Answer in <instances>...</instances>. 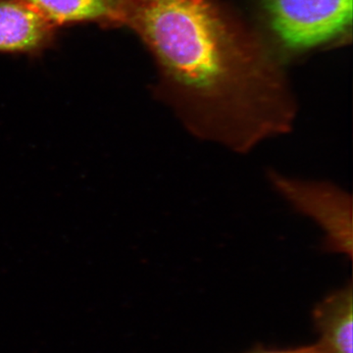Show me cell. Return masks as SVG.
<instances>
[{
	"instance_id": "3",
	"label": "cell",
	"mask_w": 353,
	"mask_h": 353,
	"mask_svg": "<svg viewBox=\"0 0 353 353\" xmlns=\"http://www.w3.org/2000/svg\"><path fill=\"white\" fill-rule=\"evenodd\" d=\"M269 27L290 50L317 48L350 32L352 0H260Z\"/></svg>"
},
{
	"instance_id": "1",
	"label": "cell",
	"mask_w": 353,
	"mask_h": 353,
	"mask_svg": "<svg viewBox=\"0 0 353 353\" xmlns=\"http://www.w3.org/2000/svg\"><path fill=\"white\" fill-rule=\"evenodd\" d=\"M126 25L152 51L158 99L188 134L246 154L289 134L297 105L259 39L217 0H117Z\"/></svg>"
},
{
	"instance_id": "6",
	"label": "cell",
	"mask_w": 353,
	"mask_h": 353,
	"mask_svg": "<svg viewBox=\"0 0 353 353\" xmlns=\"http://www.w3.org/2000/svg\"><path fill=\"white\" fill-rule=\"evenodd\" d=\"M52 25L99 22L119 25L117 0H22Z\"/></svg>"
},
{
	"instance_id": "4",
	"label": "cell",
	"mask_w": 353,
	"mask_h": 353,
	"mask_svg": "<svg viewBox=\"0 0 353 353\" xmlns=\"http://www.w3.org/2000/svg\"><path fill=\"white\" fill-rule=\"evenodd\" d=\"M54 25L22 0H0V52L34 53L48 48Z\"/></svg>"
},
{
	"instance_id": "7",
	"label": "cell",
	"mask_w": 353,
	"mask_h": 353,
	"mask_svg": "<svg viewBox=\"0 0 353 353\" xmlns=\"http://www.w3.org/2000/svg\"><path fill=\"white\" fill-rule=\"evenodd\" d=\"M248 353H324L320 350L317 345H310V347H303L294 348V350H265V348L257 347L256 350Z\"/></svg>"
},
{
	"instance_id": "5",
	"label": "cell",
	"mask_w": 353,
	"mask_h": 353,
	"mask_svg": "<svg viewBox=\"0 0 353 353\" xmlns=\"http://www.w3.org/2000/svg\"><path fill=\"white\" fill-rule=\"evenodd\" d=\"M352 283L334 290L316 305L313 322L324 353H352Z\"/></svg>"
},
{
	"instance_id": "2",
	"label": "cell",
	"mask_w": 353,
	"mask_h": 353,
	"mask_svg": "<svg viewBox=\"0 0 353 353\" xmlns=\"http://www.w3.org/2000/svg\"><path fill=\"white\" fill-rule=\"evenodd\" d=\"M271 189L292 210L313 221L322 231L323 252L352 259V196L330 181L309 180L268 169Z\"/></svg>"
}]
</instances>
